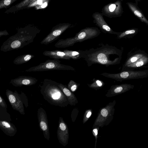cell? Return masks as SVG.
Listing matches in <instances>:
<instances>
[{
    "instance_id": "6da1fadb",
    "label": "cell",
    "mask_w": 148,
    "mask_h": 148,
    "mask_svg": "<svg viewBox=\"0 0 148 148\" xmlns=\"http://www.w3.org/2000/svg\"><path fill=\"white\" fill-rule=\"evenodd\" d=\"M122 49L110 45L102 44L95 49L82 50V58L90 67L95 64L104 65L106 66L119 64L121 59Z\"/></svg>"
},
{
    "instance_id": "7a4b0ae2",
    "label": "cell",
    "mask_w": 148,
    "mask_h": 148,
    "mask_svg": "<svg viewBox=\"0 0 148 148\" xmlns=\"http://www.w3.org/2000/svg\"><path fill=\"white\" fill-rule=\"evenodd\" d=\"M40 88V92L43 98L50 104L64 107L69 104L66 96L56 82L45 79Z\"/></svg>"
},
{
    "instance_id": "3957f363",
    "label": "cell",
    "mask_w": 148,
    "mask_h": 148,
    "mask_svg": "<svg viewBox=\"0 0 148 148\" xmlns=\"http://www.w3.org/2000/svg\"><path fill=\"white\" fill-rule=\"evenodd\" d=\"M37 34V32L30 30H20L4 42L0 50L6 52L23 48L32 42Z\"/></svg>"
},
{
    "instance_id": "277c9868",
    "label": "cell",
    "mask_w": 148,
    "mask_h": 148,
    "mask_svg": "<svg viewBox=\"0 0 148 148\" xmlns=\"http://www.w3.org/2000/svg\"><path fill=\"white\" fill-rule=\"evenodd\" d=\"M100 30L96 27H87L82 29L73 37L58 40L55 46L58 48H64L73 46L78 42L94 38L99 36Z\"/></svg>"
},
{
    "instance_id": "5b68a950",
    "label": "cell",
    "mask_w": 148,
    "mask_h": 148,
    "mask_svg": "<svg viewBox=\"0 0 148 148\" xmlns=\"http://www.w3.org/2000/svg\"><path fill=\"white\" fill-rule=\"evenodd\" d=\"M115 100L100 108L95 120L92 128L95 127H102L108 125L113 119L114 112Z\"/></svg>"
},
{
    "instance_id": "8992f818",
    "label": "cell",
    "mask_w": 148,
    "mask_h": 148,
    "mask_svg": "<svg viewBox=\"0 0 148 148\" xmlns=\"http://www.w3.org/2000/svg\"><path fill=\"white\" fill-rule=\"evenodd\" d=\"M106 77L121 82L123 81L146 78L148 69L140 71L126 70L116 73H103L100 74Z\"/></svg>"
},
{
    "instance_id": "52a82bcc",
    "label": "cell",
    "mask_w": 148,
    "mask_h": 148,
    "mask_svg": "<svg viewBox=\"0 0 148 148\" xmlns=\"http://www.w3.org/2000/svg\"><path fill=\"white\" fill-rule=\"evenodd\" d=\"M58 59L48 60L38 65L30 67L25 70V72L42 71L51 70H71L75 71L73 67L62 64Z\"/></svg>"
},
{
    "instance_id": "ba28073f",
    "label": "cell",
    "mask_w": 148,
    "mask_h": 148,
    "mask_svg": "<svg viewBox=\"0 0 148 148\" xmlns=\"http://www.w3.org/2000/svg\"><path fill=\"white\" fill-rule=\"evenodd\" d=\"M5 94L13 109L21 114H25L23 105L26 108L28 106V100L25 95L23 93L22 95H20L16 90L13 92L8 89L6 90Z\"/></svg>"
},
{
    "instance_id": "9c48e42d",
    "label": "cell",
    "mask_w": 148,
    "mask_h": 148,
    "mask_svg": "<svg viewBox=\"0 0 148 148\" xmlns=\"http://www.w3.org/2000/svg\"><path fill=\"white\" fill-rule=\"evenodd\" d=\"M82 50L74 51L65 49L63 51L58 50L45 51L43 54L53 59H71L77 60L82 58Z\"/></svg>"
},
{
    "instance_id": "30bf717a",
    "label": "cell",
    "mask_w": 148,
    "mask_h": 148,
    "mask_svg": "<svg viewBox=\"0 0 148 148\" xmlns=\"http://www.w3.org/2000/svg\"><path fill=\"white\" fill-rule=\"evenodd\" d=\"M123 0H118L104 5L102 9V14L110 18L121 16L123 11L122 5Z\"/></svg>"
},
{
    "instance_id": "8fae6325",
    "label": "cell",
    "mask_w": 148,
    "mask_h": 148,
    "mask_svg": "<svg viewBox=\"0 0 148 148\" xmlns=\"http://www.w3.org/2000/svg\"><path fill=\"white\" fill-rule=\"evenodd\" d=\"M72 26L69 23L60 24L54 27L50 33L45 37L40 42L42 44L47 45L51 43L58 39L66 30Z\"/></svg>"
},
{
    "instance_id": "7c38bea8",
    "label": "cell",
    "mask_w": 148,
    "mask_h": 148,
    "mask_svg": "<svg viewBox=\"0 0 148 148\" xmlns=\"http://www.w3.org/2000/svg\"><path fill=\"white\" fill-rule=\"evenodd\" d=\"M37 114L39 127L43 132L45 138L49 141L50 133L46 112L43 108L40 107L38 109Z\"/></svg>"
},
{
    "instance_id": "4fadbf2b",
    "label": "cell",
    "mask_w": 148,
    "mask_h": 148,
    "mask_svg": "<svg viewBox=\"0 0 148 148\" xmlns=\"http://www.w3.org/2000/svg\"><path fill=\"white\" fill-rule=\"evenodd\" d=\"M103 15L102 13L95 12L93 14L92 17L93 18L94 23L105 34H109L116 35L119 34L121 32L114 31L109 26L104 20Z\"/></svg>"
},
{
    "instance_id": "5bb4252c",
    "label": "cell",
    "mask_w": 148,
    "mask_h": 148,
    "mask_svg": "<svg viewBox=\"0 0 148 148\" xmlns=\"http://www.w3.org/2000/svg\"><path fill=\"white\" fill-rule=\"evenodd\" d=\"M57 133L60 143L64 146H66L68 142L69 129L66 124L61 117H59Z\"/></svg>"
},
{
    "instance_id": "9a60e30c",
    "label": "cell",
    "mask_w": 148,
    "mask_h": 148,
    "mask_svg": "<svg viewBox=\"0 0 148 148\" xmlns=\"http://www.w3.org/2000/svg\"><path fill=\"white\" fill-rule=\"evenodd\" d=\"M134 87V85L127 83L113 85L108 90L106 96L111 97L119 95L133 89Z\"/></svg>"
},
{
    "instance_id": "2e32d148",
    "label": "cell",
    "mask_w": 148,
    "mask_h": 148,
    "mask_svg": "<svg viewBox=\"0 0 148 148\" xmlns=\"http://www.w3.org/2000/svg\"><path fill=\"white\" fill-rule=\"evenodd\" d=\"M38 80L36 78L30 76H21L12 79L10 83L15 87L23 86H31L35 84Z\"/></svg>"
},
{
    "instance_id": "e0dca14e",
    "label": "cell",
    "mask_w": 148,
    "mask_h": 148,
    "mask_svg": "<svg viewBox=\"0 0 148 148\" xmlns=\"http://www.w3.org/2000/svg\"><path fill=\"white\" fill-rule=\"evenodd\" d=\"M140 1L135 0V3L128 2L126 3V4L133 14L141 21L145 23L148 26V20L138 6V2Z\"/></svg>"
},
{
    "instance_id": "ac0fdd59",
    "label": "cell",
    "mask_w": 148,
    "mask_h": 148,
    "mask_svg": "<svg viewBox=\"0 0 148 148\" xmlns=\"http://www.w3.org/2000/svg\"><path fill=\"white\" fill-rule=\"evenodd\" d=\"M0 128L5 134L11 137L14 136L17 131L14 125L6 120H0Z\"/></svg>"
},
{
    "instance_id": "d6986e66",
    "label": "cell",
    "mask_w": 148,
    "mask_h": 148,
    "mask_svg": "<svg viewBox=\"0 0 148 148\" xmlns=\"http://www.w3.org/2000/svg\"><path fill=\"white\" fill-rule=\"evenodd\" d=\"M58 85L66 96L69 104L74 106L78 103V101L76 97L66 86L58 83Z\"/></svg>"
},
{
    "instance_id": "ffe728a7",
    "label": "cell",
    "mask_w": 148,
    "mask_h": 148,
    "mask_svg": "<svg viewBox=\"0 0 148 148\" xmlns=\"http://www.w3.org/2000/svg\"><path fill=\"white\" fill-rule=\"evenodd\" d=\"M148 63V56L145 55L132 64L123 67L121 71L133 70L145 65Z\"/></svg>"
},
{
    "instance_id": "44dd1931",
    "label": "cell",
    "mask_w": 148,
    "mask_h": 148,
    "mask_svg": "<svg viewBox=\"0 0 148 148\" xmlns=\"http://www.w3.org/2000/svg\"><path fill=\"white\" fill-rule=\"evenodd\" d=\"M34 56L31 54H25L18 56L13 61V63L16 65L21 64L28 62Z\"/></svg>"
},
{
    "instance_id": "7402d4cb",
    "label": "cell",
    "mask_w": 148,
    "mask_h": 148,
    "mask_svg": "<svg viewBox=\"0 0 148 148\" xmlns=\"http://www.w3.org/2000/svg\"><path fill=\"white\" fill-rule=\"evenodd\" d=\"M144 55L145 54L143 53H138L133 55L127 59L123 65V67H124L132 64L139 59Z\"/></svg>"
},
{
    "instance_id": "603a6c76",
    "label": "cell",
    "mask_w": 148,
    "mask_h": 148,
    "mask_svg": "<svg viewBox=\"0 0 148 148\" xmlns=\"http://www.w3.org/2000/svg\"><path fill=\"white\" fill-rule=\"evenodd\" d=\"M104 84V83L101 80L94 79H93L92 83L87 85L89 87L97 90L102 87Z\"/></svg>"
},
{
    "instance_id": "cb8c5ba5",
    "label": "cell",
    "mask_w": 148,
    "mask_h": 148,
    "mask_svg": "<svg viewBox=\"0 0 148 148\" xmlns=\"http://www.w3.org/2000/svg\"><path fill=\"white\" fill-rule=\"evenodd\" d=\"M138 32V29H131L124 32H121L119 34L117 35V38L118 39H121L124 38L127 36L136 34Z\"/></svg>"
},
{
    "instance_id": "d4e9b609",
    "label": "cell",
    "mask_w": 148,
    "mask_h": 148,
    "mask_svg": "<svg viewBox=\"0 0 148 148\" xmlns=\"http://www.w3.org/2000/svg\"><path fill=\"white\" fill-rule=\"evenodd\" d=\"M79 85L80 84L77 83L73 80H71L68 84L67 87L73 92L77 90Z\"/></svg>"
},
{
    "instance_id": "484cf974",
    "label": "cell",
    "mask_w": 148,
    "mask_h": 148,
    "mask_svg": "<svg viewBox=\"0 0 148 148\" xmlns=\"http://www.w3.org/2000/svg\"><path fill=\"white\" fill-rule=\"evenodd\" d=\"M7 109L0 106V120L5 115L6 120L10 121H11L10 114L7 112Z\"/></svg>"
},
{
    "instance_id": "4316f807",
    "label": "cell",
    "mask_w": 148,
    "mask_h": 148,
    "mask_svg": "<svg viewBox=\"0 0 148 148\" xmlns=\"http://www.w3.org/2000/svg\"><path fill=\"white\" fill-rule=\"evenodd\" d=\"M92 111L91 110L89 109L86 110L84 113L83 119V123H85L87 121L88 119L92 114Z\"/></svg>"
},
{
    "instance_id": "83f0119b",
    "label": "cell",
    "mask_w": 148,
    "mask_h": 148,
    "mask_svg": "<svg viewBox=\"0 0 148 148\" xmlns=\"http://www.w3.org/2000/svg\"><path fill=\"white\" fill-rule=\"evenodd\" d=\"M99 127H95L92 128L93 129L92 131V132L95 139V148H96V144L98 138V131L99 130Z\"/></svg>"
},
{
    "instance_id": "f1b7e54d",
    "label": "cell",
    "mask_w": 148,
    "mask_h": 148,
    "mask_svg": "<svg viewBox=\"0 0 148 148\" xmlns=\"http://www.w3.org/2000/svg\"><path fill=\"white\" fill-rule=\"evenodd\" d=\"M0 106L4 108L7 109V105L5 101L1 95H0Z\"/></svg>"
},
{
    "instance_id": "f546056e",
    "label": "cell",
    "mask_w": 148,
    "mask_h": 148,
    "mask_svg": "<svg viewBox=\"0 0 148 148\" xmlns=\"http://www.w3.org/2000/svg\"><path fill=\"white\" fill-rule=\"evenodd\" d=\"M9 35V34L6 31L0 32V37L3 36H7Z\"/></svg>"
},
{
    "instance_id": "4dcf8cb0",
    "label": "cell",
    "mask_w": 148,
    "mask_h": 148,
    "mask_svg": "<svg viewBox=\"0 0 148 148\" xmlns=\"http://www.w3.org/2000/svg\"><path fill=\"white\" fill-rule=\"evenodd\" d=\"M43 0H38L37 1V4L39 5H41L42 4Z\"/></svg>"
},
{
    "instance_id": "1f68e13d",
    "label": "cell",
    "mask_w": 148,
    "mask_h": 148,
    "mask_svg": "<svg viewBox=\"0 0 148 148\" xmlns=\"http://www.w3.org/2000/svg\"><path fill=\"white\" fill-rule=\"evenodd\" d=\"M47 5V3L46 2H45L41 6V7L42 8H44Z\"/></svg>"
},
{
    "instance_id": "d6a6232c",
    "label": "cell",
    "mask_w": 148,
    "mask_h": 148,
    "mask_svg": "<svg viewBox=\"0 0 148 148\" xmlns=\"http://www.w3.org/2000/svg\"></svg>"
}]
</instances>
